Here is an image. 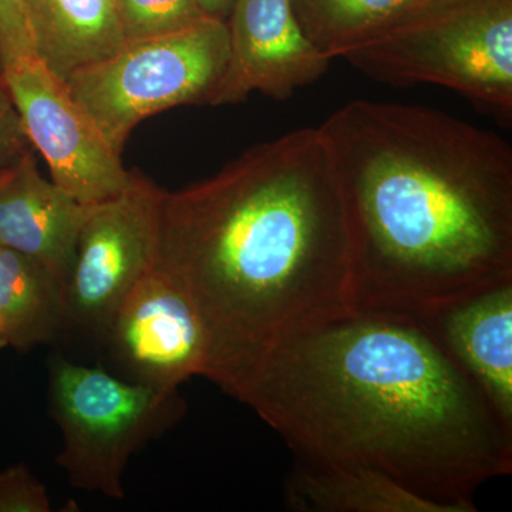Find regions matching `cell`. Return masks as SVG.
Listing matches in <instances>:
<instances>
[{"mask_svg": "<svg viewBox=\"0 0 512 512\" xmlns=\"http://www.w3.org/2000/svg\"><path fill=\"white\" fill-rule=\"evenodd\" d=\"M227 60V22L207 18L180 32L127 42L64 84L121 156L140 121L185 104H210Z\"/></svg>", "mask_w": 512, "mask_h": 512, "instance_id": "5b68a950", "label": "cell"}, {"mask_svg": "<svg viewBox=\"0 0 512 512\" xmlns=\"http://www.w3.org/2000/svg\"><path fill=\"white\" fill-rule=\"evenodd\" d=\"M30 151V141L8 87L0 76V175Z\"/></svg>", "mask_w": 512, "mask_h": 512, "instance_id": "ffe728a7", "label": "cell"}, {"mask_svg": "<svg viewBox=\"0 0 512 512\" xmlns=\"http://www.w3.org/2000/svg\"><path fill=\"white\" fill-rule=\"evenodd\" d=\"M8 339H6L5 330H3L2 322H0V349L8 348Z\"/></svg>", "mask_w": 512, "mask_h": 512, "instance_id": "7402d4cb", "label": "cell"}, {"mask_svg": "<svg viewBox=\"0 0 512 512\" xmlns=\"http://www.w3.org/2000/svg\"><path fill=\"white\" fill-rule=\"evenodd\" d=\"M87 212L42 177L30 151L0 175V245L40 262L66 289Z\"/></svg>", "mask_w": 512, "mask_h": 512, "instance_id": "8fae6325", "label": "cell"}, {"mask_svg": "<svg viewBox=\"0 0 512 512\" xmlns=\"http://www.w3.org/2000/svg\"><path fill=\"white\" fill-rule=\"evenodd\" d=\"M49 410L62 431L56 461L69 484L123 500L128 460L173 426L184 402L178 393L157 392L55 357L49 369Z\"/></svg>", "mask_w": 512, "mask_h": 512, "instance_id": "8992f818", "label": "cell"}, {"mask_svg": "<svg viewBox=\"0 0 512 512\" xmlns=\"http://www.w3.org/2000/svg\"><path fill=\"white\" fill-rule=\"evenodd\" d=\"M423 318L512 426V284Z\"/></svg>", "mask_w": 512, "mask_h": 512, "instance_id": "7c38bea8", "label": "cell"}, {"mask_svg": "<svg viewBox=\"0 0 512 512\" xmlns=\"http://www.w3.org/2000/svg\"><path fill=\"white\" fill-rule=\"evenodd\" d=\"M0 322L20 352L52 342L69 326L66 286L40 262L2 245Z\"/></svg>", "mask_w": 512, "mask_h": 512, "instance_id": "9a60e30c", "label": "cell"}, {"mask_svg": "<svg viewBox=\"0 0 512 512\" xmlns=\"http://www.w3.org/2000/svg\"><path fill=\"white\" fill-rule=\"evenodd\" d=\"M376 82L456 90L512 117V0H430L343 56Z\"/></svg>", "mask_w": 512, "mask_h": 512, "instance_id": "277c9868", "label": "cell"}, {"mask_svg": "<svg viewBox=\"0 0 512 512\" xmlns=\"http://www.w3.org/2000/svg\"><path fill=\"white\" fill-rule=\"evenodd\" d=\"M3 82L30 144L45 158L52 181L80 204L92 207L126 190L133 173L66 84L36 57L2 69Z\"/></svg>", "mask_w": 512, "mask_h": 512, "instance_id": "ba28073f", "label": "cell"}, {"mask_svg": "<svg viewBox=\"0 0 512 512\" xmlns=\"http://www.w3.org/2000/svg\"><path fill=\"white\" fill-rule=\"evenodd\" d=\"M198 6L207 18L227 22L235 0H197Z\"/></svg>", "mask_w": 512, "mask_h": 512, "instance_id": "44dd1931", "label": "cell"}, {"mask_svg": "<svg viewBox=\"0 0 512 512\" xmlns=\"http://www.w3.org/2000/svg\"><path fill=\"white\" fill-rule=\"evenodd\" d=\"M227 28V66L210 106L238 104L254 92L288 99L332 62L303 33L289 0H235Z\"/></svg>", "mask_w": 512, "mask_h": 512, "instance_id": "30bf717a", "label": "cell"}, {"mask_svg": "<svg viewBox=\"0 0 512 512\" xmlns=\"http://www.w3.org/2000/svg\"><path fill=\"white\" fill-rule=\"evenodd\" d=\"M229 396L299 460L373 468L448 512L512 471V426L429 319L355 311L274 346Z\"/></svg>", "mask_w": 512, "mask_h": 512, "instance_id": "6da1fadb", "label": "cell"}, {"mask_svg": "<svg viewBox=\"0 0 512 512\" xmlns=\"http://www.w3.org/2000/svg\"><path fill=\"white\" fill-rule=\"evenodd\" d=\"M126 42L180 32L207 16L197 0H116Z\"/></svg>", "mask_w": 512, "mask_h": 512, "instance_id": "e0dca14e", "label": "cell"}, {"mask_svg": "<svg viewBox=\"0 0 512 512\" xmlns=\"http://www.w3.org/2000/svg\"><path fill=\"white\" fill-rule=\"evenodd\" d=\"M52 501L45 485L26 464L0 471V512H50Z\"/></svg>", "mask_w": 512, "mask_h": 512, "instance_id": "ac0fdd59", "label": "cell"}, {"mask_svg": "<svg viewBox=\"0 0 512 512\" xmlns=\"http://www.w3.org/2000/svg\"><path fill=\"white\" fill-rule=\"evenodd\" d=\"M286 501L303 512H448L373 468L303 460L286 484Z\"/></svg>", "mask_w": 512, "mask_h": 512, "instance_id": "5bb4252c", "label": "cell"}, {"mask_svg": "<svg viewBox=\"0 0 512 512\" xmlns=\"http://www.w3.org/2000/svg\"><path fill=\"white\" fill-rule=\"evenodd\" d=\"M131 382L161 393L204 375V330L184 292L163 269L141 276L120 303L106 333Z\"/></svg>", "mask_w": 512, "mask_h": 512, "instance_id": "9c48e42d", "label": "cell"}, {"mask_svg": "<svg viewBox=\"0 0 512 512\" xmlns=\"http://www.w3.org/2000/svg\"><path fill=\"white\" fill-rule=\"evenodd\" d=\"M35 57L25 0H0V69Z\"/></svg>", "mask_w": 512, "mask_h": 512, "instance_id": "d6986e66", "label": "cell"}, {"mask_svg": "<svg viewBox=\"0 0 512 512\" xmlns=\"http://www.w3.org/2000/svg\"><path fill=\"white\" fill-rule=\"evenodd\" d=\"M33 53L66 82L126 45L116 0H25Z\"/></svg>", "mask_w": 512, "mask_h": 512, "instance_id": "4fadbf2b", "label": "cell"}, {"mask_svg": "<svg viewBox=\"0 0 512 512\" xmlns=\"http://www.w3.org/2000/svg\"><path fill=\"white\" fill-rule=\"evenodd\" d=\"M356 311L431 316L512 284V148L443 111L355 100L323 121Z\"/></svg>", "mask_w": 512, "mask_h": 512, "instance_id": "3957f363", "label": "cell"}, {"mask_svg": "<svg viewBox=\"0 0 512 512\" xmlns=\"http://www.w3.org/2000/svg\"><path fill=\"white\" fill-rule=\"evenodd\" d=\"M306 37L336 59L375 39L430 0H289Z\"/></svg>", "mask_w": 512, "mask_h": 512, "instance_id": "2e32d148", "label": "cell"}, {"mask_svg": "<svg viewBox=\"0 0 512 512\" xmlns=\"http://www.w3.org/2000/svg\"><path fill=\"white\" fill-rule=\"evenodd\" d=\"M157 266L200 319L202 376L227 394L282 340L355 312L348 208L322 130L163 191Z\"/></svg>", "mask_w": 512, "mask_h": 512, "instance_id": "7a4b0ae2", "label": "cell"}, {"mask_svg": "<svg viewBox=\"0 0 512 512\" xmlns=\"http://www.w3.org/2000/svg\"><path fill=\"white\" fill-rule=\"evenodd\" d=\"M163 191L133 173L120 195L89 207L67 282L69 326L106 336L128 291L156 268Z\"/></svg>", "mask_w": 512, "mask_h": 512, "instance_id": "52a82bcc", "label": "cell"}]
</instances>
